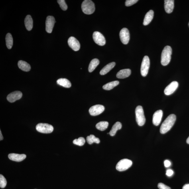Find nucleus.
Instances as JSON below:
<instances>
[{
	"label": "nucleus",
	"instance_id": "obj_23",
	"mask_svg": "<svg viewBox=\"0 0 189 189\" xmlns=\"http://www.w3.org/2000/svg\"><path fill=\"white\" fill-rule=\"evenodd\" d=\"M57 84L65 88H69L71 87L70 81L66 79L61 78L57 81Z\"/></svg>",
	"mask_w": 189,
	"mask_h": 189
},
{
	"label": "nucleus",
	"instance_id": "obj_12",
	"mask_svg": "<svg viewBox=\"0 0 189 189\" xmlns=\"http://www.w3.org/2000/svg\"><path fill=\"white\" fill-rule=\"evenodd\" d=\"M68 43L69 46L75 51H78L80 48V44L78 40L73 36L69 38Z\"/></svg>",
	"mask_w": 189,
	"mask_h": 189
},
{
	"label": "nucleus",
	"instance_id": "obj_6",
	"mask_svg": "<svg viewBox=\"0 0 189 189\" xmlns=\"http://www.w3.org/2000/svg\"><path fill=\"white\" fill-rule=\"evenodd\" d=\"M36 130L44 133H50L53 131L54 128L52 125L47 123H40L36 127Z\"/></svg>",
	"mask_w": 189,
	"mask_h": 189
},
{
	"label": "nucleus",
	"instance_id": "obj_16",
	"mask_svg": "<svg viewBox=\"0 0 189 189\" xmlns=\"http://www.w3.org/2000/svg\"><path fill=\"white\" fill-rule=\"evenodd\" d=\"M26 156L25 154H18L16 153H10L8 155V157L10 160L13 161L20 162L23 161L26 158Z\"/></svg>",
	"mask_w": 189,
	"mask_h": 189
},
{
	"label": "nucleus",
	"instance_id": "obj_36",
	"mask_svg": "<svg viewBox=\"0 0 189 189\" xmlns=\"http://www.w3.org/2000/svg\"><path fill=\"white\" fill-rule=\"evenodd\" d=\"M171 165V162L168 160H166L164 162V165L166 168H168Z\"/></svg>",
	"mask_w": 189,
	"mask_h": 189
},
{
	"label": "nucleus",
	"instance_id": "obj_28",
	"mask_svg": "<svg viewBox=\"0 0 189 189\" xmlns=\"http://www.w3.org/2000/svg\"><path fill=\"white\" fill-rule=\"evenodd\" d=\"M6 45L9 49H11L13 45V39L11 34L8 33L6 36Z\"/></svg>",
	"mask_w": 189,
	"mask_h": 189
},
{
	"label": "nucleus",
	"instance_id": "obj_2",
	"mask_svg": "<svg viewBox=\"0 0 189 189\" xmlns=\"http://www.w3.org/2000/svg\"><path fill=\"white\" fill-rule=\"evenodd\" d=\"M172 54L171 47L169 46H165L162 53L161 63L162 65L166 66L169 64L171 60Z\"/></svg>",
	"mask_w": 189,
	"mask_h": 189
},
{
	"label": "nucleus",
	"instance_id": "obj_30",
	"mask_svg": "<svg viewBox=\"0 0 189 189\" xmlns=\"http://www.w3.org/2000/svg\"><path fill=\"white\" fill-rule=\"evenodd\" d=\"M86 142L84 138L82 137H79L78 139H75L73 141V143L78 146H82L84 145Z\"/></svg>",
	"mask_w": 189,
	"mask_h": 189
},
{
	"label": "nucleus",
	"instance_id": "obj_8",
	"mask_svg": "<svg viewBox=\"0 0 189 189\" xmlns=\"http://www.w3.org/2000/svg\"><path fill=\"white\" fill-rule=\"evenodd\" d=\"M93 40L96 44L101 46L105 45L106 41L104 36L100 32H95L93 33Z\"/></svg>",
	"mask_w": 189,
	"mask_h": 189
},
{
	"label": "nucleus",
	"instance_id": "obj_34",
	"mask_svg": "<svg viewBox=\"0 0 189 189\" xmlns=\"http://www.w3.org/2000/svg\"><path fill=\"white\" fill-rule=\"evenodd\" d=\"M158 187L159 189H171L170 187L162 183L158 184Z\"/></svg>",
	"mask_w": 189,
	"mask_h": 189
},
{
	"label": "nucleus",
	"instance_id": "obj_39",
	"mask_svg": "<svg viewBox=\"0 0 189 189\" xmlns=\"http://www.w3.org/2000/svg\"><path fill=\"white\" fill-rule=\"evenodd\" d=\"M186 142L187 143L189 144V137H188V139H187Z\"/></svg>",
	"mask_w": 189,
	"mask_h": 189
},
{
	"label": "nucleus",
	"instance_id": "obj_18",
	"mask_svg": "<svg viewBox=\"0 0 189 189\" xmlns=\"http://www.w3.org/2000/svg\"><path fill=\"white\" fill-rule=\"evenodd\" d=\"M131 74V70L130 69H124L117 73L116 76L119 79H125L128 77Z\"/></svg>",
	"mask_w": 189,
	"mask_h": 189
},
{
	"label": "nucleus",
	"instance_id": "obj_3",
	"mask_svg": "<svg viewBox=\"0 0 189 189\" xmlns=\"http://www.w3.org/2000/svg\"><path fill=\"white\" fill-rule=\"evenodd\" d=\"M83 13L87 15H91L95 11L94 3L90 0H85L81 5Z\"/></svg>",
	"mask_w": 189,
	"mask_h": 189
},
{
	"label": "nucleus",
	"instance_id": "obj_13",
	"mask_svg": "<svg viewBox=\"0 0 189 189\" xmlns=\"http://www.w3.org/2000/svg\"><path fill=\"white\" fill-rule=\"evenodd\" d=\"M178 85V83L177 81H174L172 82L165 89V94L166 95H171L176 90Z\"/></svg>",
	"mask_w": 189,
	"mask_h": 189
},
{
	"label": "nucleus",
	"instance_id": "obj_31",
	"mask_svg": "<svg viewBox=\"0 0 189 189\" xmlns=\"http://www.w3.org/2000/svg\"><path fill=\"white\" fill-rule=\"evenodd\" d=\"M7 184V181L5 178L2 175H0V187L1 188H5Z\"/></svg>",
	"mask_w": 189,
	"mask_h": 189
},
{
	"label": "nucleus",
	"instance_id": "obj_37",
	"mask_svg": "<svg viewBox=\"0 0 189 189\" xmlns=\"http://www.w3.org/2000/svg\"><path fill=\"white\" fill-rule=\"evenodd\" d=\"M182 189H189V184L185 185Z\"/></svg>",
	"mask_w": 189,
	"mask_h": 189
},
{
	"label": "nucleus",
	"instance_id": "obj_20",
	"mask_svg": "<svg viewBox=\"0 0 189 189\" xmlns=\"http://www.w3.org/2000/svg\"><path fill=\"white\" fill-rule=\"evenodd\" d=\"M18 64L20 70L25 72H28L31 69L30 65L25 61L20 60L18 62Z\"/></svg>",
	"mask_w": 189,
	"mask_h": 189
},
{
	"label": "nucleus",
	"instance_id": "obj_1",
	"mask_svg": "<svg viewBox=\"0 0 189 189\" xmlns=\"http://www.w3.org/2000/svg\"><path fill=\"white\" fill-rule=\"evenodd\" d=\"M176 116L173 114L170 115L164 121L160 128V133L165 134L172 128L176 121Z\"/></svg>",
	"mask_w": 189,
	"mask_h": 189
},
{
	"label": "nucleus",
	"instance_id": "obj_24",
	"mask_svg": "<svg viewBox=\"0 0 189 189\" xmlns=\"http://www.w3.org/2000/svg\"><path fill=\"white\" fill-rule=\"evenodd\" d=\"M122 127V124L119 122H117L113 125L110 131V135L111 136H114L117 131L118 130L121 129Z\"/></svg>",
	"mask_w": 189,
	"mask_h": 189
},
{
	"label": "nucleus",
	"instance_id": "obj_29",
	"mask_svg": "<svg viewBox=\"0 0 189 189\" xmlns=\"http://www.w3.org/2000/svg\"><path fill=\"white\" fill-rule=\"evenodd\" d=\"M86 139L87 143L90 145L94 143L99 144L100 142L99 138L95 137L94 135H93L87 136Z\"/></svg>",
	"mask_w": 189,
	"mask_h": 189
},
{
	"label": "nucleus",
	"instance_id": "obj_40",
	"mask_svg": "<svg viewBox=\"0 0 189 189\" xmlns=\"http://www.w3.org/2000/svg\"><path fill=\"white\" fill-rule=\"evenodd\" d=\"M188 26H189V23H188Z\"/></svg>",
	"mask_w": 189,
	"mask_h": 189
},
{
	"label": "nucleus",
	"instance_id": "obj_7",
	"mask_svg": "<svg viewBox=\"0 0 189 189\" xmlns=\"http://www.w3.org/2000/svg\"><path fill=\"white\" fill-rule=\"evenodd\" d=\"M150 66V59L147 56L144 57L142 61L141 72L142 76L143 77H145L147 76L148 71H149Z\"/></svg>",
	"mask_w": 189,
	"mask_h": 189
},
{
	"label": "nucleus",
	"instance_id": "obj_11",
	"mask_svg": "<svg viewBox=\"0 0 189 189\" xmlns=\"http://www.w3.org/2000/svg\"><path fill=\"white\" fill-rule=\"evenodd\" d=\"M55 23V19L53 16H48L47 17L46 21V30L47 33H52Z\"/></svg>",
	"mask_w": 189,
	"mask_h": 189
},
{
	"label": "nucleus",
	"instance_id": "obj_32",
	"mask_svg": "<svg viewBox=\"0 0 189 189\" xmlns=\"http://www.w3.org/2000/svg\"><path fill=\"white\" fill-rule=\"evenodd\" d=\"M58 3L61 9L64 11H66L68 7L64 0H58Z\"/></svg>",
	"mask_w": 189,
	"mask_h": 189
},
{
	"label": "nucleus",
	"instance_id": "obj_25",
	"mask_svg": "<svg viewBox=\"0 0 189 189\" xmlns=\"http://www.w3.org/2000/svg\"><path fill=\"white\" fill-rule=\"evenodd\" d=\"M99 61L97 59H93L91 61L89 64L88 71L89 72H92L96 68L99 64Z\"/></svg>",
	"mask_w": 189,
	"mask_h": 189
},
{
	"label": "nucleus",
	"instance_id": "obj_38",
	"mask_svg": "<svg viewBox=\"0 0 189 189\" xmlns=\"http://www.w3.org/2000/svg\"><path fill=\"white\" fill-rule=\"evenodd\" d=\"M3 139V137L1 130H0V140L2 141Z\"/></svg>",
	"mask_w": 189,
	"mask_h": 189
},
{
	"label": "nucleus",
	"instance_id": "obj_15",
	"mask_svg": "<svg viewBox=\"0 0 189 189\" xmlns=\"http://www.w3.org/2000/svg\"><path fill=\"white\" fill-rule=\"evenodd\" d=\"M163 112L161 110L156 111L154 113L152 122L154 125L158 126L161 122Z\"/></svg>",
	"mask_w": 189,
	"mask_h": 189
},
{
	"label": "nucleus",
	"instance_id": "obj_14",
	"mask_svg": "<svg viewBox=\"0 0 189 189\" xmlns=\"http://www.w3.org/2000/svg\"><path fill=\"white\" fill-rule=\"evenodd\" d=\"M22 95L23 94L21 91H14L8 95L7 99L9 102L13 103L21 99Z\"/></svg>",
	"mask_w": 189,
	"mask_h": 189
},
{
	"label": "nucleus",
	"instance_id": "obj_4",
	"mask_svg": "<svg viewBox=\"0 0 189 189\" xmlns=\"http://www.w3.org/2000/svg\"><path fill=\"white\" fill-rule=\"evenodd\" d=\"M136 121L138 125L140 126H142L145 124L146 119L144 115L143 107L141 105H139L135 110Z\"/></svg>",
	"mask_w": 189,
	"mask_h": 189
},
{
	"label": "nucleus",
	"instance_id": "obj_33",
	"mask_svg": "<svg viewBox=\"0 0 189 189\" xmlns=\"http://www.w3.org/2000/svg\"><path fill=\"white\" fill-rule=\"evenodd\" d=\"M138 0H127L126 1L125 5L126 7H130L137 3Z\"/></svg>",
	"mask_w": 189,
	"mask_h": 189
},
{
	"label": "nucleus",
	"instance_id": "obj_9",
	"mask_svg": "<svg viewBox=\"0 0 189 189\" xmlns=\"http://www.w3.org/2000/svg\"><path fill=\"white\" fill-rule=\"evenodd\" d=\"M105 107L102 105H96L91 107L89 109V113L92 116L100 115L104 111Z\"/></svg>",
	"mask_w": 189,
	"mask_h": 189
},
{
	"label": "nucleus",
	"instance_id": "obj_19",
	"mask_svg": "<svg viewBox=\"0 0 189 189\" xmlns=\"http://www.w3.org/2000/svg\"><path fill=\"white\" fill-rule=\"evenodd\" d=\"M154 16V12L153 10H150L147 12L145 16L144 20L143 25L145 26L147 25L152 21Z\"/></svg>",
	"mask_w": 189,
	"mask_h": 189
},
{
	"label": "nucleus",
	"instance_id": "obj_21",
	"mask_svg": "<svg viewBox=\"0 0 189 189\" xmlns=\"http://www.w3.org/2000/svg\"><path fill=\"white\" fill-rule=\"evenodd\" d=\"M116 65L115 62H112L109 63L107 65L102 69L100 72V74L101 75H105L107 74Z\"/></svg>",
	"mask_w": 189,
	"mask_h": 189
},
{
	"label": "nucleus",
	"instance_id": "obj_17",
	"mask_svg": "<svg viewBox=\"0 0 189 189\" xmlns=\"http://www.w3.org/2000/svg\"><path fill=\"white\" fill-rule=\"evenodd\" d=\"M164 3V8L166 13H171L174 8V1L165 0Z\"/></svg>",
	"mask_w": 189,
	"mask_h": 189
},
{
	"label": "nucleus",
	"instance_id": "obj_26",
	"mask_svg": "<svg viewBox=\"0 0 189 189\" xmlns=\"http://www.w3.org/2000/svg\"><path fill=\"white\" fill-rule=\"evenodd\" d=\"M119 84V82L118 81H112L107 83L103 86V88L105 90H109L113 89Z\"/></svg>",
	"mask_w": 189,
	"mask_h": 189
},
{
	"label": "nucleus",
	"instance_id": "obj_10",
	"mask_svg": "<svg viewBox=\"0 0 189 189\" xmlns=\"http://www.w3.org/2000/svg\"><path fill=\"white\" fill-rule=\"evenodd\" d=\"M119 36L122 43L125 44L128 43L130 36L129 30L127 28H124L121 30L119 33Z\"/></svg>",
	"mask_w": 189,
	"mask_h": 189
},
{
	"label": "nucleus",
	"instance_id": "obj_22",
	"mask_svg": "<svg viewBox=\"0 0 189 189\" xmlns=\"http://www.w3.org/2000/svg\"><path fill=\"white\" fill-rule=\"evenodd\" d=\"M25 24L26 29L28 31L31 30L33 28V21L31 16L27 15L25 19Z\"/></svg>",
	"mask_w": 189,
	"mask_h": 189
},
{
	"label": "nucleus",
	"instance_id": "obj_27",
	"mask_svg": "<svg viewBox=\"0 0 189 189\" xmlns=\"http://www.w3.org/2000/svg\"><path fill=\"white\" fill-rule=\"evenodd\" d=\"M109 125L108 122L106 121H102L97 123L96 125V128L101 131H105L106 130Z\"/></svg>",
	"mask_w": 189,
	"mask_h": 189
},
{
	"label": "nucleus",
	"instance_id": "obj_35",
	"mask_svg": "<svg viewBox=\"0 0 189 189\" xmlns=\"http://www.w3.org/2000/svg\"><path fill=\"white\" fill-rule=\"evenodd\" d=\"M174 172L170 169H168L167 170L166 172V175L168 176H171L173 175Z\"/></svg>",
	"mask_w": 189,
	"mask_h": 189
},
{
	"label": "nucleus",
	"instance_id": "obj_5",
	"mask_svg": "<svg viewBox=\"0 0 189 189\" xmlns=\"http://www.w3.org/2000/svg\"><path fill=\"white\" fill-rule=\"evenodd\" d=\"M133 162L131 160L127 159H122L116 165V169L119 171L127 170L132 166Z\"/></svg>",
	"mask_w": 189,
	"mask_h": 189
}]
</instances>
